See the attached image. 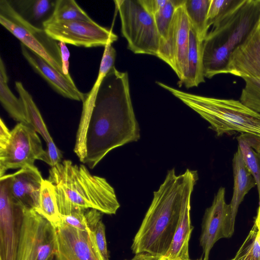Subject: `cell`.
I'll return each mask as SVG.
<instances>
[{"instance_id": "16", "label": "cell", "mask_w": 260, "mask_h": 260, "mask_svg": "<svg viewBox=\"0 0 260 260\" xmlns=\"http://www.w3.org/2000/svg\"><path fill=\"white\" fill-rule=\"evenodd\" d=\"M7 176L12 199L24 209L36 210L44 179L38 169L35 165L27 166Z\"/></svg>"}, {"instance_id": "29", "label": "cell", "mask_w": 260, "mask_h": 260, "mask_svg": "<svg viewBox=\"0 0 260 260\" xmlns=\"http://www.w3.org/2000/svg\"><path fill=\"white\" fill-rule=\"evenodd\" d=\"M231 260H260V225L255 220L247 236Z\"/></svg>"}, {"instance_id": "35", "label": "cell", "mask_w": 260, "mask_h": 260, "mask_svg": "<svg viewBox=\"0 0 260 260\" xmlns=\"http://www.w3.org/2000/svg\"><path fill=\"white\" fill-rule=\"evenodd\" d=\"M46 150L48 159V165L54 167L61 162V153L55 145L53 141L47 143Z\"/></svg>"}, {"instance_id": "10", "label": "cell", "mask_w": 260, "mask_h": 260, "mask_svg": "<svg viewBox=\"0 0 260 260\" xmlns=\"http://www.w3.org/2000/svg\"><path fill=\"white\" fill-rule=\"evenodd\" d=\"M43 28L54 40L76 46L105 47L118 39V36L112 30L93 20L46 22L43 24Z\"/></svg>"}, {"instance_id": "34", "label": "cell", "mask_w": 260, "mask_h": 260, "mask_svg": "<svg viewBox=\"0 0 260 260\" xmlns=\"http://www.w3.org/2000/svg\"><path fill=\"white\" fill-rule=\"evenodd\" d=\"M94 242L102 260H109L106 238L105 226L100 220L92 231Z\"/></svg>"}, {"instance_id": "33", "label": "cell", "mask_w": 260, "mask_h": 260, "mask_svg": "<svg viewBox=\"0 0 260 260\" xmlns=\"http://www.w3.org/2000/svg\"><path fill=\"white\" fill-rule=\"evenodd\" d=\"M87 209L78 210L69 215L60 216V219L70 226L81 231L92 233L89 228Z\"/></svg>"}, {"instance_id": "5", "label": "cell", "mask_w": 260, "mask_h": 260, "mask_svg": "<svg viewBox=\"0 0 260 260\" xmlns=\"http://www.w3.org/2000/svg\"><path fill=\"white\" fill-rule=\"evenodd\" d=\"M156 83L198 113L210 124L209 128L217 136L240 133L260 137V114L240 100L193 94L160 82Z\"/></svg>"}, {"instance_id": "26", "label": "cell", "mask_w": 260, "mask_h": 260, "mask_svg": "<svg viewBox=\"0 0 260 260\" xmlns=\"http://www.w3.org/2000/svg\"><path fill=\"white\" fill-rule=\"evenodd\" d=\"M35 210L53 225L60 220V215L56 205L54 187L48 179H43L42 181L39 206Z\"/></svg>"}, {"instance_id": "37", "label": "cell", "mask_w": 260, "mask_h": 260, "mask_svg": "<svg viewBox=\"0 0 260 260\" xmlns=\"http://www.w3.org/2000/svg\"><path fill=\"white\" fill-rule=\"evenodd\" d=\"M58 42L60 50L63 73L65 76L71 77L69 73L70 52L66 43L62 42Z\"/></svg>"}, {"instance_id": "17", "label": "cell", "mask_w": 260, "mask_h": 260, "mask_svg": "<svg viewBox=\"0 0 260 260\" xmlns=\"http://www.w3.org/2000/svg\"><path fill=\"white\" fill-rule=\"evenodd\" d=\"M21 53L32 69L58 94L64 98L83 102L85 93L76 87L72 78H68L53 68L44 59L23 44Z\"/></svg>"}, {"instance_id": "28", "label": "cell", "mask_w": 260, "mask_h": 260, "mask_svg": "<svg viewBox=\"0 0 260 260\" xmlns=\"http://www.w3.org/2000/svg\"><path fill=\"white\" fill-rule=\"evenodd\" d=\"M185 2V0H168L162 9L153 16L160 37L159 48L163 47L167 41L172 19L176 9L183 5Z\"/></svg>"}, {"instance_id": "40", "label": "cell", "mask_w": 260, "mask_h": 260, "mask_svg": "<svg viewBox=\"0 0 260 260\" xmlns=\"http://www.w3.org/2000/svg\"><path fill=\"white\" fill-rule=\"evenodd\" d=\"M254 220H255L260 225V199H259V206L257 209V214Z\"/></svg>"}, {"instance_id": "8", "label": "cell", "mask_w": 260, "mask_h": 260, "mask_svg": "<svg viewBox=\"0 0 260 260\" xmlns=\"http://www.w3.org/2000/svg\"><path fill=\"white\" fill-rule=\"evenodd\" d=\"M54 225L35 209H24L17 260H49L55 254Z\"/></svg>"}, {"instance_id": "23", "label": "cell", "mask_w": 260, "mask_h": 260, "mask_svg": "<svg viewBox=\"0 0 260 260\" xmlns=\"http://www.w3.org/2000/svg\"><path fill=\"white\" fill-rule=\"evenodd\" d=\"M8 76L4 62L0 59V101L9 115L19 123L29 124L23 102L16 98L9 88Z\"/></svg>"}, {"instance_id": "20", "label": "cell", "mask_w": 260, "mask_h": 260, "mask_svg": "<svg viewBox=\"0 0 260 260\" xmlns=\"http://www.w3.org/2000/svg\"><path fill=\"white\" fill-rule=\"evenodd\" d=\"M203 43L198 39L190 25L187 55V70L181 84L187 88L198 86L205 82L203 61Z\"/></svg>"}, {"instance_id": "38", "label": "cell", "mask_w": 260, "mask_h": 260, "mask_svg": "<svg viewBox=\"0 0 260 260\" xmlns=\"http://www.w3.org/2000/svg\"><path fill=\"white\" fill-rule=\"evenodd\" d=\"M0 122V150L5 148L11 136V131L8 129L3 119Z\"/></svg>"}, {"instance_id": "31", "label": "cell", "mask_w": 260, "mask_h": 260, "mask_svg": "<svg viewBox=\"0 0 260 260\" xmlns=\"http://www.w3.org/2000/svg\"><path fill=\"white\" fill-rule=\"evenodd\" d=\"M240 96V101L260 114V79L247 78Z\"/></svg>"}, {"instance_id": "4", "label": "cell", "mask_w": 260, "mask_h": 260, "mask_svg": "<svg viewBox=\"0 0 260 260\" xmlns=\"http://www.w3.org/2000/svg\"><path fill=\"white\" fill-rule=\"evenodd\" d=\"M260 20V0H236L212 25L203 43L205 78L222 74L230 56Z\"/></svg>"}, {"instance_id": "11", "label": "cell", "mask_w": 260, "mask_h": 260, "mask_svg": "<svg viewBox=\"0 0 260 260\" xmlns=\"http://www.w3.org/2000/svg\"><path fill=\"white\" fill-rule=\"evenodd\" d=\"M23 214L10 194L5 175L0 179V260H17Z\"/></svg>"}, {"instance_id": "19", "label": "cell", "mask_w": 260, "mask_h": 260, "mask_svg": "<svg viewBox=\"0 0 260 260\" xmlns=\"http://www.w3.org/2000/svg\"><path fill=\"white\" fill-rule=\"evenodd\" d=\"M190 200L183 210L178 225L174 235L171 245L167 253L159 260H188L189 241L193 226L191 225Z\"/></svg>"}, {"instance_id": "15", "label": "cell", "mask_w": 260, "mask_h": 260, "mask_svg": "<svg viewBox=\"0 0 260 260\" xmlns=\"http://www.w3.org/2000/svg\"><path fill=\"white\" fill-rule=\"evenodd\" d=\"M260 79V20L246 39L232 53L222 74Z\"/></svg>"}, {"instance_id": "25", "label": "cell", "mask_w": 260, "mask_h": 260, "mask_svg": "<svg viewBox=\"0 0 260 260\" xmlns=\"http://www.w3.org/2000/svg\"><path fill=\"white\" fill-rule=\"evenodd\" d=\"M211 0H185L184 7L191 26L203 42L208 32L207 17Z\"/></svg>"}, {"instance_id": "13", "label": "cell", "mask_w": 260, "mask_h": 260, "mask_svg": "<svg viewBox=\"0 0 260 260\" xmlns=\"http://www.w3.org/2000/svg\"><path fill=\"white\" fill-rule=\"evenodd\" d=\"M225 195V188L220 187L211 205L205 212L200 238L203 260H209L210 251L217 241L233 236L230 230L231 207L226 203Z\"/></svg>"}, {"instance_id": "7", "label": "cell", "mask_w": 260, "mask_h": 260, "mask_svg": "<svg viewBox=\"0 0 260 260\" xmlns=\"http://www.w3.org/2000/svg\"><path fill=\"white\" fill-rule=\"evenodd\" d=\"M0 23L21 43L38 54L64 76L58 42L44 28L36 27L24 19L9 1H0Z\"/></svg>"}, {"instance_id": "14", "label": "cell", "mask_w": 260, "mask_h": 260, "mask_svg": "<svg viewBox=\"0 0 260 260\" xmlns=\"http://www.w3.org/2000/svg\"><path fill=\"white\" fill-rule=\"evenodd\" d=\"M54 225L56 233L57 260H102L92 232L76 229L61 219Z\"/></svg>"}, {"instance_id": "21", "label": "cell", "mask_w": 260, "mask_h": 260, "mask_svg": "<svg viewBox=\"0 0 260 260\" xmlns=\"http://www.w3.org/2000/svg\"><path fill=\"white\" fill-rule=\"evenodd\" d=\"M24 19L33 25L43 28V24L51 17L56 1L20 0L9 1Z\"/></svg>"}, {"instance_id": "39", "label": "cell", "mask_w": 260, "mask_h": 260, "mask_svg": "<svg viewBox=\"0 0 260 260\" xmlns=\"http://www.w3.org/2000/svg\"><path fill=\"white\" fill-rule=\"evenodd\" d=\"M125 260H156V259L148 253H142L136 254L131 259Z\"/></svg>"}, {"instance_id": "32", "label": "cell", "mask_w": 260, "mask_h": 260, "mask_svg": "<svg viewBox=\"0 0 260 260\" xmlns=\"http://www.w3.org/2000/svg\"><path fill=\"white\" fill-rule=\"evenodd\" d=\"M236 0H211L207 17L209 28L233 5Z\"/></svg>"}, {"instance_id": "42", "label": "cell", "mask_w": 260, "mask_h": 260, "mask_svg": "<svg viewBox=\"0 0 260 260\" xmlns=\"http://www.w3.org/2000/svg\"><path fill=\"white\" fill-rule=\"evenodd\" d=\"M176 260H182V259H176ZM188 260H191V259H188Z\"/></svg>"}, {"instance_id": "36", "label": "cell", "mask_w": 260, "mask_h": 260, "mask_svg": "<svg viewBox=\"0 0 260 260\" xmlns=\"http://www.w3.org/2000/svg\"><path fill=\"white\" fill-rule=\"evenodd\" d=\"M168 0H139L144 9L154 16L166 5Z\"/></svg>"}, {"instance_id": "12", "label": "cell", "mask_w": 260, "mask_h": 260, "mask_svg": "<svg viewBox=\"0 0 260 260\" xmlns=\"http://www.w3.org/2000/svg\"><path fill=\"white\" fill-rule=\"evenodd\" d=\"M184 4L176 9L167 41L163 47L159 48L157 55V57L171 67L177 75L181 84L187 70L190 28V23Z\"/></svg>"}, {"instance_id": "1", "label": "cell", "mask_w": 260, "mask_h": 260, "mask_svg": "<svg viewBox=\"0 0 260 260\" xmlns=\"http://www.w3.org/2000/svg\"><path fill=\"white\" fill-rule=\"evenodd\" d=\"M140 138L128 73L113 67L103 80L93 102L83 106L74 152L93 169L112 150Z\"/></svg>"}, {"instance_id": "41", "label": "cell", "mask_w": 260, "mask_h": 260, "mask_svg": "<svg viewBox=\"0 0 260 260\" xmlns=\"http://www.w3.org/2000/svg\"><path fill=\"white\" fill-rule=\"evenodd\" d=\"M49 260H57L55 254L53 255L50 259Z\"/></svg>"}, {"instance_id": "2", "label": "cell", "mask_w": 260, "mask_h": 260, "mask_svg": "<svg viewBox=\"0 0 260 260\" xmlns=\"http://www.w3.org/2000/svg\"><path fill=\"white\" fill-rule=\"evenodd\" d=\"M198 180L197 171L187 169L177 175L168 171L154 191L151 203L131 246L135 254L146 253L159 260L168 251L187 202Z\"/></svg>"}, {"instance_id": "3", "label": "cell", "mask_w": 260, "mask_h": 260, "mask_svg": "<svg viewBox=\"0 0 260 260\" xmlns=\"http://www.w3.org/2000/svg\"><path fill=\"white\" fill-rule=\"evenodd\" d=\"M49 173L60 216L90 208L115 214L120 207L114 188L105 178L92 175L84 165L66 159L52 167Z\"/></svg>"}, {"instance_id": "22", "label": "cell", "mask_w": 260, "mask_h": 260, "mask_svg": "<svg viewBox=\"0 0 260 260\" xmlns=\"http://www.w3.org/2000/svg\"><path fill=\"white\" fill-rule=\"evenodd\" d=\"M236 139L243 161L255 179L260 199V137L242 133Z\"/></svg>"}, {"instance_id": "18", "label": "cell", "mask_w": 260, "mask_h": 260, "mask_svg": "<svg viewBox=\"0 0 260 260\" xmlns=\"http://www.w3.org/2000/svg\"><path fill=\"white\" fill-rule=\"evenodd\" d=\"M234 188L230 204L231 210L230 230L233 235L238 208L249 190L256 186L255 179L246 166L240 149L238 148L232 160Z\"/></svg>"}, {"instance_id": "27", "label": "cell", "mask_w": 260, "mask_h": 260, "mask_svg": "<svg viewBox=\"0 0 260 260\" xmlns=\"http://www.w3.org/2000/svg\"><path fill=\"white\" fill-rule=\"evenodd\" d=\"M78 20H92L75 1L56 0L52 15L46 22Z\"/></svg>"}, {"instance_id": "9", "label": "cell", "mask_w": 260, "mask_h": 260, "mask_svg": "<svg viewBox=\"0 0 260 260\" xmlns=\"http://www.w3.org/2000/svg\"><path fill=\"white\" fill-rule=\"evenodd\" d=\"M37 159L48 165L47 152L36 131L29 124L18 123L11 131L5 148L0 150L1 178L8 170L33 166Z\"/></svg>"}, {"instance_id": "24", "label": "cell", "mask_w": 260, "mask_h": 260, "mask_svg": "<svg viewBox=\"0 0 260 260\" xmlns=\"http://www.w3.org/2000/svg\"><path fill=\"white\" fill-rule=\"evenodd\" d=\"M15 85L19 98L21 99L24 106L29 125L42 137L46 143L52 141L53 139L30 94L24 88L21 82L16 81Z\"/></svg>"}, {"instance_id": "6", "label": "cell", "mask_w": 260, "mask_h": 260, "mask_svg": "<svg viewBox=\"0 0 260 260\" xmlns=\"http://www.w3.org/2000/svg\"><path fill=\"white\" fill-rule=\"evenodd\" d=\"M121 20V31L127 48L135 54L157 56L160 37L153 15L139 0L114 1Z\"/></svg>"}, {"instance_id": "30", "label": "cell", "mask_w": 260, "mask_h": 260, "mask_svg": "<svg viewBox=\"0 0 260 260\" xmlns=\"http://www.w3.org/2000/svg\"><path fill=\"white\" fill-rule=\"evenodd\" d=\"M116 56V50L112 44L109 43L106 45L101 59L98 78L91 90L85 94L83 102L90 103L94 101L103 80L111 69L114 67Z\"/></svg>"}]
</instances>
